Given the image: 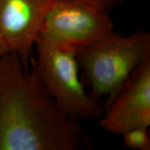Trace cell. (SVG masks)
Wrapping results in <instances>:
<instances>
[{"instance_id":"cell-1","label":"cell","mask_w":150,"mask_h":150,"mask_svg":"<svg viewBox=\"0 0 150 150\" xmlns=\"http://www.w3.org/2000/svg\"><path fill=\"white\" fill-rule=\"evenodd\" d=\"M91 147L79 121L65 113L18 55L0 56V150Z\"/></svg>"},{"instance_id":"cell-2","label":"cell","mask_w":150,"mask_h":150,"mask_svg":"<svg viewBox=\"0 0 150 150\" xmlns=\"http://www.w3.org/2000/svg\"><path fill=\"white\" fill-rule=\"evenodd\" d=\"M34 50L30 70L65 113L77 121L98 120L104 106L85 90L74 49L39 33Z\"/></svg>"},{"instance_id":"cell-3","label":"cell","mask_w":150,"mask_h":150,"mask_svg":"<svg viewBox=\"0 0 150 150\" xmlns=\"http://www.w3.org/2000/svg\"><path fill=\"white\" fill-rule=\"evenodd\" d=\"M150 59V33L138 31L128 36L112 33L77 54L79 67L91 88L90 95L107 103L130 74Z\"/></svg>"},{"instance_id":"cell-4","label":"cell","mask_w":150,"mask_h":150,"mask_svg":"<svg viewBox=\"0 0 150 150\" xmlns=\"http://www.w3.org/2000/svg\"><path fill=\"white\" fill-rule=\"evenodd\" d=\"M113 29L106 9L82 0H54L39 33L64 43L78 54Z\"/></svg>"},{"instance_id":"cell-5","label":"cell","mask_w":150,"mask_h":150,"mask_svg":"<svg viewBox=\"0 0 150 150\" xmlns=\"http://www.w3.org/2000/svg\"><path fill=\"white\" fill-rule=\"evenodd\" d=\"M98 120L102 129L117 134L150 126V59L137 67L106 103Z\"/></svg>"},{"instance_id":"cell-6","label":"cell","mask_w":150,"mask_h":150,"mask_svg":"<svg viewBox=\"0 0 150 150\" xmlns=\"http://www.w3.org/2000/svg\"><path fill=\"white\" fill-rule=\"evenodd\" d=\"M54 0H0V38L29 70L35 39Z\"/></svg>"},{"instance_id":"cell-7","label":"cell","mask_w":150,"mask_h":150,"mask_svg":"<svg viewBox=\"0 0 150 150\" xmlns=\"http://www.w3.org/2000/svg\"><path fill=\"white\" fill-rule=\"evenodd\" d=\"M121 135L125 147L134 150L150 149L149 127H136L125 131Z\"/></svg>"},{"instance_id":"cell-8","label":"cell","mask_w":150,"mask_h":150,"mask_svg":"<svg viewBox=\"0 0 150 150\" xmlns=\"http://www.w3.org/2000/svg\"><path fill=\"white\" fill-rule=\"evenodd\" d=\"M82 1L93 4L98 6L101 8L108 11L110 8L117 6L118 5L125 1V0H82Z\"/></svg>"},{"instance_id":"cell-9","label":"cell","mask_w":150,"mask_h":150,"mask_svg":"<svg viewBox=\"0 0 150 150\" xmlns=\"http://www.w3.org/2000/svg\"><path fill=\"white\" fill-rule=\"evenodd\" d=\"M7 52H8V50H6L4 44L2 40H1V38H0V56H2L3 54L7 53Z\"/></svg>"},{"instance_id":"cell-10","label":"cell","mask_w":150,"mask_h":150,"mask_svg":"<svg viewBox=\"0 0 150 150\" xmlns=\"http://www.w3.org/2000/svg\"><path fill=\"white\" fill-rule=\"evenodd\" d=\"M132 1H139V0H132Z\"/></svg>"}]
</instances>
